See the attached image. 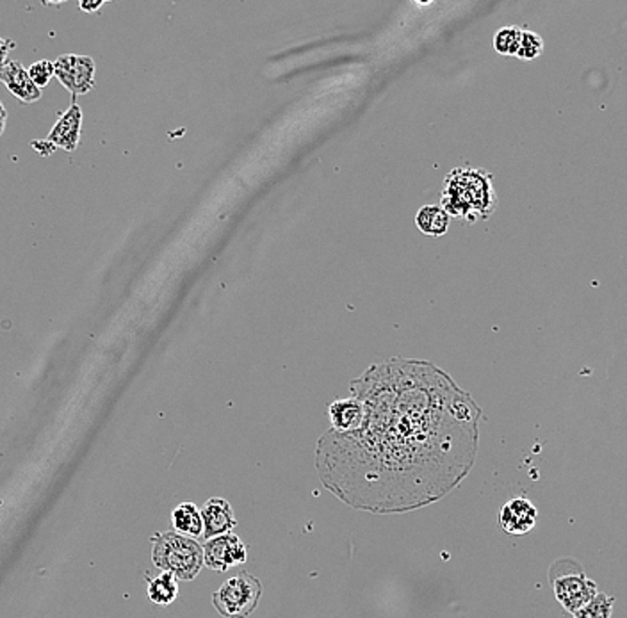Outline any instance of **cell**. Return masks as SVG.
Instances as JSON below:
<instances>
[{
	"instance_id": "cell-3",
	"label": "cell",
	"mask_w": 627,
	"mask_h": 618,
	"mask_svg": "<svg viewBox=\"0 0 627 618\" xmlns=\"http://www.w3.org/2000/svg\"><path fill=\"white\" fill-rule=\"evenodd\" d=\"M152 561L163 572L173 574L177 579L191 581L203 568V547L180 533L168 531L152 536Z\"/></svg>"
},
{
	"instance_id": "cell-23",
	"label": "cell",
	"mask_w": 627,
	"mask_h": 618,
	"mask_svg": "<svg viewBox=\"0 0 627 618\" xmlns=\"http://www.w3.org/2000/svg\"><path fill=\"white\" fill-rule=\"evenodd\" d=\"M6 122H8V113H6V107L4 104L0 102V136L4 134V129H6Z\"/></svg>"
},
{
	"instance_id": "cell-6",
	"label": "cell",
	"mask_w": 627,
	"mask_h": 618,
	"mask_svg": "<svg viewBox=\"0 0 627 618\" xmlns=\"http://www.w3.org/2000/svg\"><path fill=\"white\" fill-rule=\"evenodd\" d=\"M54 77L74 95H86L95 86V61L90 56L63 54L54 61Z\"/></svg>"
},
{
	"instance_id": "cell-13",
	"label": "cell",
	"mask_w": 627,
	"mask_h": 618,
	"mask_svg": "<svg viewBox=\"0 0 627 618\" xmlns=\"http://www.w3.org/2000/svg\"><path fill=\"white\" fill-rule=\"evenodd\" d=\"M171 526L175 533L189 536L193 540L203 536L202 511L194 503H182L171 513Z\"/></svg>"
},
{
	"instance_id": "cell-18",
	"label": "cell",
	"mask_w": 627,
	"mask_h": 618,
	"mask_svg": "<svg viewBox=\"0 0 627 618\" xmlns=\"http://www.w3.org/2000/svg\"><path fill=\"white\" fill-rule=\"evenodd\" d=\"M544 51V40L533 33V31H522V42H520V49L517 52L519 59H536Z\"/></svg>"
},
{
	"instance_id": "cell-16",
	"label": "cell",
	"mask_w": 627,
	"mask_h": 618,
	"mask_svg": "<svg viewBox=\"0 0 627 618\" xmlns=\"http://www.w3.org/2000/svg\"><path fill=\"white\" fill-rule=\"evenodd\" d=\"M615 606V597L599 591L586 606H583L577 613H574V618H611Z\"/></svg>"
},
{
	"instance_id": "cell-19",
	"label": "cell",
	"mask_w": 627,
	"mask_h": 618,
	"mask_svg": "<svg viewBox=\"0 0 627 618\" xmlns=\"http://www.w3.org/2000/svg\"><path fill=\"white\" fill-rule=\"evenodd\" d=\"M28 74H29L31 81L35 83V86H36L38 90H42V88H45V86L51 83V79L54 77V63H52V61H47V59L38 61V63H35V65L28 70Z\"/></svg>"
},
{
	"instance_id": "cell-20",
	"label": "cell",
	"mask_w": 627,
	"mask_h": 618,
	"mask_svg": "<svg viewBox=\"0 0 627 618\" xmlns=\"http://www.w3.org/2000/svg\"><path fill=\"white\" fill-rule=\"evenodd\" d=\"M13 49H15V42H13V40L0 38V72H3V68L6 67L8 56H10V52H12Z\"/></svg>"
},
{
	"instance_id": "cell-4",
	"label": "cell",
	"mask_w": 627,
	"mask_h": 618,
	"mask_svg": "<svg viewBox=\"0 0 627 618\" xmlns=\"http://www.w3.org/2000/svg\"><path fill=\"white\" fill-rule=\"evenodd\" d=\"M549 582L560 606L574 614L586 606L599 591L597 582L586 575L581 563L574 558H561L549 568Z\"/></svg>"
},
{
	"instance_id": "cell-21",
	"label": "cell",
	"mask_w": 627,
	"mask_h": 618,
	"mask_svg": "<svg viewBox=\"0 0 627 618\" xmlns=\"http://www.w3.org/2000/svg\"><path fill=\"white\" fill-rule=\"evenodd\" d=\"M79 6H81V10L86 12V13H97V12H100V8L104 6V3H81Z\"/></svg>"
},
{
	"instance_id": "cell-15",
	"label": "cell",
	"mask_w": 627,
	"mask_h": 618,
	"mask_svg": "<svg viewBox=\"0 0 627 618\" xmlns=\"http://www.w3.org/2000/svg\"><path fill=\"white\" fill-rule=\"evenodd\" d=\"M416 223L421 232L428 235H442L449 226V214L442 207H423L416 218Z\"/></svg>"
},
{
	"instance_id": "cell-22",
	"label": "cell",
	"mask_w": 627,
	"mask_h": 618,
	"mask_svg": "<svg viewBox=\"0 0 627 618\" xmlns=\"http://www.w3.org/2000/svg\"><path fill=\"white\" fill-rule=\"evenodd\" d=\"M33 147H35L36 150H40L44 155H51V154L54 152V148H52L47 141H35Z\"/></svg>"
},
{
	"instance_id": "cell-17",
	"label": "cell",
	"mask_w": 627,
	"mask_h": 618,
	"mask_svg": "<svg viewBox=\"0 0 627 618\" xmlns=\"http://www.w3.org/2000/svg\"><path fill=\"white\" fill-rule=\"evenodd\" d=\"M522 42V29L520 28H503L494 40V47L503 56H515L520 49Z\"/></svg>"
},
{
	"instance_id": "cell-11",
	"label": "cell",
	"mask_w": 627,
	"mask_h": 618,
	"mask_svg": "<svg viewBox=\"0 0 627 618\" xmlns=\"http://www.w3.org/2000/svg\"><path fill=\"white\" fill-rule=\"evenodd\" d=\"M0 83H3L12 95H15L22 104H33L40 100L42 90L35 86L28 70L19 61H8L0 72Z\"/></svg>"
},
{
	"instance_id": "cell-2",
	"label": "cell",
	"mask_w": 627,
	"mask_h": 618,
	"mask_svg": "<svg viewBox=\"0 0 627 618\" xmlns=\"http://www.w3.org/2000/svg\"><path fill=\"white\" fill-rule=\"evenodd\" d=\"M492 177L483 170H453L444 182L442 207L449 216L480 221L496 209Z\"/></svg>"
},
{
	"instance_id": "cell-14",
	"label": "cell",
	"mask_w": 627,
	"mask_h": 618,
	"mask_svg": "<svg viewBox=\"0 0 627 618\" xmlns=\"http://www.w3.org/2000/svg\"><path fill=\"white\" fill-rule=\"evenodd\" d=\"M179 597V579L170 572H161L148 582V598L159 606H170Z\"/></svg>"
},
{
	"instance_id": "cell-9",
	"label": "cell",
	"mask_w": 627,
	"mask_h": 618,
	"mask_svg": "<svg viewBox=\"0 0 627 618\" xmlns=\"http://www.w3.org/2000/svg\"><path fill=\"white\" fill-rule=\"evenodd\" d=\"M81 125H83V109L75 100H72L70 107L63 113V116L52 127L49 138L45 139L54 150L63 148L67 152H75L81 139Z\"/></svg>"
},
{
	"instance_id": "cell-12",
	"label": "cell",
	"mask_w": 627,
	"mask_h": 618,
	"mask_svg": "<svg viewBox=\"0 0 627 618\" xmlns=\"http://www.w3.org/2000/svg\"><path fill=\"white\" fill-rule=\"evenodd\" d=\"M329 417L332 423L330 430L341 433L355 432L364 421V405L357 398L336 401L329 408Z\"/></svg>"
},
{
	"instance_id": "cell-5",
	"label": "cell",
	"mask_w": 627,
	"mask_h": 618,
	"mask_svg": "<svg viewBox=\"0 0 627 618\" xmlns=\"http://www.w3.org/2000/svg\"><path fill=\"white\" fill-rule=\"evenodd\" d=\"M262 597V582L246 572L226 579L212 595V604L225 618H248Z\"/></svg>"
},
{
	"instance_id": "cell-10",
	"label": "cell",
	"mask_w": 627,
	"mask_h": 618,
	"mask_svg": "<svg viewBox=\"0 0 627 618\" xmlns=\"http://www.w3.org/2000/svg\"><path fill=\"white\" fill-rule=\"evenodd\" d=\"M202 511V520H203V538L210 540L214 536H221L230 533L235 526L237 520L234 517V510L230 503L223 497H212L205 503Z\"/></svg>"
},
{
	"instance_id": "cell-1",
	"label": "cell",
	"mask_w": 627,
	"mask_h": 618,
	"mask_svg": "<svg viewBox=\"0 0 627 618\" xmlns=\"http://www.w3.org/2000/svg\"><path fill=\"white\" fill-rule=\"evenodd\" d=\"M359 430H329L316 444L321 483L355 510L387 515L451 494L478 455L481 410L444 371L394 359L352 384Z\"/></svg>"
},
{
	"instance_id": "cell-8",
	"label": "cell",
	"mask_w": 627,
	"mask_h": 618,
	"mask_svg": "<svg viewBox=\"0 0 627 618\" xmlns=\"http://www.w3.org/2000/svg\"><path fill=\"white\" fill-rule=\"evenodd\" d=\"M538 520V510L526 497H513L499 511V527L508 535H526Z\"/></svg>"
},
{
	"instance_id": "cell-7",
	"label": "cell",
	"mask_w": 627,
	"mask_h": 618,
	"mask_svg": "<svg viewBox=\"0 0 627 618\" xmlns=\"http://www.w3.org/2000/svg\"><path fill=\"white\" fill-rule=\"evenodd\" d=\"M248 559V547L234 533L214 536L203 545V561L216 572H226Z\"/></svg>"
}]
</instances>
